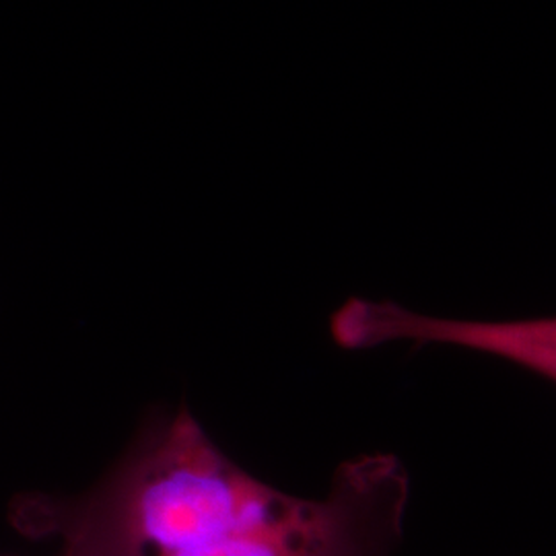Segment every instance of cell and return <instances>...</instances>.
Wrapping results in <instances>:
<instances>
[{
	"label": "cell",
	"instance_id": "7a4b0ae2",
	"mask_svg": "<svg viewBox=\"0 0 556 556\" xmlns=\"http://www.w3.org/2000/svg\"><path fill=\"white\" fill-rule=\"evenodd\" d=\"M340 349L365 351L388 342L456 346L507 361L556 386V316L523 319H454L425 316L396 301L346 299L330 316Z\"/></svg>",
	"mask_w": 556,
	"mask_h": 556
},
{
	"label": "cell",
	"instance_id": "6da1fadb",
	"mask_svg": "<svg viewBox=\"0 0 556 556\" xmlns=\"http://www.w3.org/2000/svg\"><path fill=\"white\" fill-rule=\"evenodd\" d=\"M410 480L396 456L344 462L324 497L278 491L225 456L186 408L149 418L71 497L25 495L11 519L59 556H396Z\"/></svg>",
	"mask_w": 556,
	"mask_h": 556
}]
</instances>
